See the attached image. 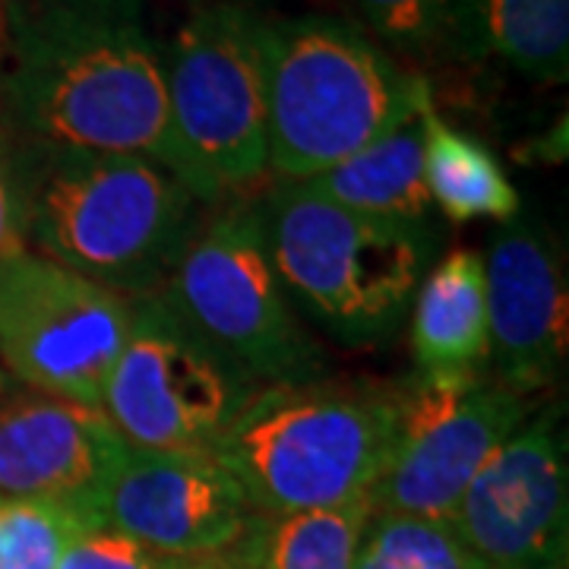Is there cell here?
<instances>
[{
	"mask_svg": "<svg viewBox=\"0 0 569 569\" xmlns=\"http://www.w3.org/2000/svg\"><path fill=\"white\" fill-rule=\"evenodd\" d=\"M0 102L26 140L140 156L181 181L142 0H3Z\"/></svg>",
	"mask_w": 569,
	"mask_h": 569,
	"instance_id": "cell-1",
	"label": "cell"
},
{
	"mask_svg": "<svg viewBox=\"0 0 569 569\" xmlns=\"http://www.w3.org/2000/svg\"><path fill=\"white\" fill-rule=\"evenodd\" d=\"M203 216L159 162L32 142L26 247L130 301L162 291Z\"/></svg>",
	"mask_w": 569,
	"mask_h": 569,
	"instance_id": "cell-2",
	"label": "cell"
},
{
	"mask_svg": "<svg viewBox=\"0 0 569 569\" xmlns=\"http://www.w3.org/2000/svg\"><path fill=\"white\" fill-rule=\"evenodd\" d=\"M430 86L361 26L307 13L266 20L269 174L310 181L421 118Z\"/></svg>",
	"mask_w": 569,
	"mask_h": 569,
	"instance_id": "cell-3",
	"label": "cell"
},
{
	"mask_svg": "<svg viewBox=\"0 0 569 569\" xmlns=\"http://www.w3.org/2000/svg\"><path fill=\"white\" fill-rule=\"evenodd\" d=\"M399 387L298 380L257 387L216 443L253 512L284 516L370 497L387 466Z\"/></svg>",
	"mask_w": 569,
	"mask_h": 569,
	"instance_id": "cell-4",
	"label": "cell"
},
{
	"mask_svg": "<svg viewBox=\"0 0 569 569\" xmlns=\"http://www.w3.org/2000/svg\"><path fill=\"white\" fill-rule=\"evenodd\" d=\"M257 206L291 305L342 346H387L430 269L427 222L348 212L301 181H276Z\"/></svg>",
	"mask_w": 569,
	"mask_h": 569,
	"instance_id": "cell-5",
	"label": "cell"
},
{
	"mask_svg": "<svg viewBox=\"0 0 569 569\" xmlns=\"http://www.w3.org/2000/svg\"><path fill=\"white\" fill-rule=\"evenodd\" d=\"M162 67L183 187L222 203L263 181L266 17L244 0H193Z\"/></svg>",
	"mask_w": 569,
	"mask_h": 569,
	"instance_id": "cell-6",
	"label": "cell"
},
{
	"mask_svg": "<svg viewBox=\"0 0 569 569\" xmlns=\"http://www.w3.org/2000/svg\"><path fill=\"white\" fill-rule=\"evenodd\" d=\"M162 295L257 387L323 377V351L272 266L257 200H222L203 216Z\"/></svg>",
	"mask_w": 569,
	"mask_h": 569,
	"instance_id": "cell-7",
	"label": "cell"
},
{
	"mask_svg": "<svg viewBox=\"0 0 569 569\" xmlns=\"http://www.w3.org/2000/svg\"><path fill=\"white\" fill-rule=\"evenodd\" d=\"M253 389L244 370L156 291L133 298L99 408L130 449L212 452Z\"/></svg>",
	"mask_w": 569,
	"mask_h": 569,
	"instance_id": "cell-8",
	"label": "cell"
},
{
	"mask_svg": "<svg viewBox=\"0 0 569 569\" xmlns=\"http://www.w3.org/2000/svg\"><path fill=\"white\" fill-rule=\"evenodd\" d=\"M133 301L36 250L0 260V367L22 389L102 406Z\"/></svg>",
	"mask_w": 569,
	"mask_h": 569,
	"instance_id": "cell-9",
	"label": "cell"
},
{
	"mask_svg": "<svg viewBox=\"0 0 569 569\" xmlns=\"http://www.w3.org/2000/svg\"><path fill=\"white\" fill-rule=\"evenodd\" d=\"M529 415L531 399L490 373L466 380L415 377L399 387L392 449L370 490L373 512L452 519L475 475Z\"/></svg>",
	"mask_w": 569,
	"mask_h": 569,
	"instance_id": "cell-10",
	"label": "cell"
},
{
	"mask_svg": "<svg viewBox=\"0 0 569 569\" xmlns=\"http://www.w3.org/2000/svg\"><path fill=\"white\" fill-rule=\"evenodd\" d=\"M449 522L485 569H569V466L557 406L529 415L490 456Z\"/></svg>",
	"mask_w": 569,
	"mask_h": 569,
	"instance_id": "cell-11",
	"label": "cell"
},
{
	"mask_svg": "<svg viewBox=\"0 0 569 569\" xmlns=\"http://www.w3.org/2000/svg\"><path fill=\"white\" fill-rule=\"evenodd\" d=\"M253 507L216 452L127 449L99 507V529L127 535L168 560H228L253 526Z\"/></svg>",
	"mask_w": 569,
	"mask_h": 569,
	"instance_id": "cell-12",
	"label": "cell"
},
{
	"mask_svg": "<svg viewBox=\"0 0 569 569\" xmlns=\"http://www.w3.org/2000/svg\"><path fill=\"white\" fill-rule=\"evenodd\" d=\"M490 361L488 373L535 399L567 365L569 288L560 250L548 231L516 216L485 253Z\"/></svg>",
	"mask_w": 569,
	"mask_h": 569,
	"instance_id": "cell-13",
	"label": "cell"
},
{
	"mask_svg": "<svg viewBox=\"0 0 569 569\" xmlns=\"http://www.w3.org/2000/svg\"><path fill=\"white\" fill-rule=\"evenodd\" d=\"M127 449L102 408L13 389L0 402V503H61L99 529L104 490Z\"/></svg>",
	"mask_w": 569,
	"mask_h": 569,
	"instance_id": "cell-14",
	"label": "cell"
},
{
	"mask_svg": "<svg viewBox=\"0 0 569 569\" xmlns=\"http://www.w3.org/2000/svg\"><path fill=\"white\" fill-rule=\"evenodd\" d=\"M408 313L415 377L466 380L488 373V284L485 257L478 250L459 247L430 266Z\"/></svg>",
	"mask_w": 569,
	"mask_h": 569,
	"instance_id": "cell-15",
	"label": "cell"
},
{
	"mask_svg": "<svg viewBox=\"0 0 569 569\" xmlns=\"http://www.w3.org/2000/svg\"><path fill=\"white\" fill-rule=\"evenodd\" d=\"M447 48L557 86L569 73V0H447Z\"/></svg>",
	"mask_w": 569,
	"mask_h": 569,
	"instance_id": "cell-16",
	"label": "cell"
},
{
	"mask_svg": "<svg viewBox=\"0 0 569 569\" xmlns=\"http://www.w3.org/2000/svg\"><path fill=\"white\" fill-rule=\"evenodd\" d=\"M425 114V111H421ZM307 190L348 212L387 222H427L430 197L425 187V127L406 121L370 142L358 156L301 181Z\"/></svg>",
	"mask_w": 569,
	"mask_h": 569,
	"instance_id": "cell-17",
	"label": "cell"
},
{
	"mask_svg": "<svg viewBox=\"0 0 569 569\" xmlns=\"http://www.w3.org/2000/svg\"><path fill=\"white\" fill-rule=\"evenodd\" d=\"M425 127V187L430 206L449 222H512L519 216V190L507 178L503 164L485 142L456 130L427 104Z\"/></svg>",
	"mask_w": 569,
	"mask_h": 569,
	"instance_id": "cell-18",
	"label": "cell"
},
{
	"mask_svg": "<svg viewBox=\"0 0 569 569\" xmlns=\"http://www.w3.org/2000/svg\"><path fill=\"white\" fill-rule=\"evenodd\" d=\"M370 512V497L284 516L257 512L228 563L244 569H355Z\"/></svg>",
	"mask_w": 569,
	"mask_h": 569,
	"instance_id": "cell-19",
	"label": "cell"
},
{
	"mask_svg": "<svg viewBox=\"0 0 569 569\" xmlns=\"http://www.w3.org/2000/svg\"><path fill=\"white\" fill-rule=\"evenodd\" d=\"M355 569H485L449 519L370 512Z\"/></svg>",
	"mask_w": 569,
	"mask_h": 569,
	"instance_id": "cell-20",
	"label": "cell"
},
{
	"mask_svg": "<svg viewBox=\"0 0 569 569\" xmlns=\"http://www.w3.org/2000/svg\"><path fill=\"white\" fill-rule=\"evenodd\" d=\"M89 529L73 509L48 500L0 503V569H58L73 535Z\"/></svg>",
	"mask_w": 569,
	"mask_h": 569,
	"instance_id": "cell-21",
	"label": "cell"
},
{
	"mask_svg": "<svg viewBox=\"0 0 569 569\" xmlns=\"http://www.w3.org/2000/svg\"><path fill=\"white\" fill-rule=\"evenodd\" d=\"M373 41L430 58L447 48V0H346Z\"/></svg>",
	"mask_w": 569,
	"mask_h": 569,
	"instance_id": "cell-22",
	"label": "cell"
},
{
	"mask_svg": "<svg viewBox=\"0 0 569 569\" xmlns=\"http://www.w3.org/2000/svg\"><path fill=\"white\" fill-rule=\"evenodd\" d=\"M32 140L0 102V260L26 250V193H29Z\"/></svg>",
	"mask_w": 569,
	"mask_h": 569,
	"instance_id": "cell-23",
	"label": "cell"
},
{
	"mask_svg": "<svg viewBox=\"0 0 569 569\" xmlns=\"http://www.w3.org/2000/svg\"><path fill=\"white\" fill-rule=\"evenodd\" d=\"M171 560L111 529H82L63 548L58 569H168Z\"/></svg>",
	"mask_w": 569,
	"mask_h": 569,
	"instance_id": "cell-24",
	"label": "cell"
},
{
	"mask_svg": "<svg viewBox=\"0 0 569 569\" xmlns=\"http://www.w3.org/2000/svg\"><path fill=\"white\" fill-rule=\"evenodd\" d=\"M168 569H244L228 563V560H171Z\"/></svg>",
	"mask_w": 569,
	"mask_h": 569,
	"instance_id": "cell-25",
	"label": "cell"
},
{
	"mask_svg": "<svg viewBox=\"0 0 569 569\" xmlns=\"http://www.w3.org/2000/svg\"><path fill=\"white\" fill-rule=\"evenodd\" d=\"M13 389H17V383H13V380H10V373H7V370L0 367V402H3V399H7V396L13 392Z\"/></svg>",
	"mask_w": 569,
	"mask_h": 569,
	"instance_id": "cell-26",
	"label": "cell"
},
{
	"mask_svg": "<svg viewBox=\"0 0 569 569\" xmlns=\"http://www.w3.org/2000/svg\"><path fill=\"white\" fill-rule=\"evenodd\" d=\"M0 58H3V0H0Z\"/></svg>",
	"mask_w": 569,
	"mask_h": 569,
	"instance_id": "cell-27",
	"label": "cell"
}]
</instances>
